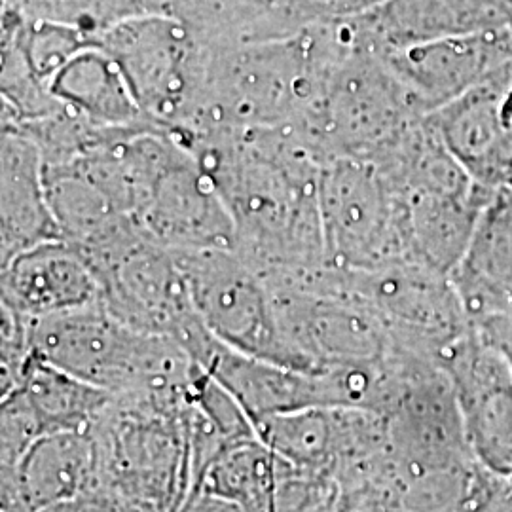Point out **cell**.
I'll list each match as a JSON object with an SVG mask.
<instances>
[{
    "label": "cell",
    "mask_w": 512,
    "mask_h": 512,
    "mask_svg": "<svg viewBox=\"0 0 512 512\" xmlns=\"http://www.w3.org/2000/svg\"><path fill=\"white\" fill-rule=\"evenodd\" d=\"M217 184L234 251L266 281L329 270L321 162L296 129H219L184 143Z\"/></svg>",
    "instance_id": "obj_1"
},
{
    "label": "cell",
    "mask_w": 512,
    "mask_h": 512,
    "mask_svg": "<svg viewBox=\"0 0 512 512\" xmlns=\"http://www.w3.org/2000/svg\"><path fill=\"white\" fill-rule=\"evenodd\" d=\"M31 348L112 397L171 410L183 408L200 368L181 344L129 327L101 302L31 319Z\"/></svg>",
    "instance_id": "obj_2"
},
{
    "label": "cell",
    "mask_w": 512,
    "mask_h": 512,
    "mask_svg": "<svg viewBox=\"0 0 512 512\" xmlns=\"http://www.w3.org/2000/svg\"><path fill=\"white\" fill-rule=\"evenodd\" d=\"M131 215L171 251L234 247V226L217 184L173 133L135 129L120 143Z\"/></svg>",
    "instance_id": "obj_3"
},
{
    "label": "cell",
    "mask_w": 512,
    "mask_h": 512,
    "mask_svg": "<svg viewBox=\"0 0 512 512\" xmlns=\"http://www.w3.org/2000/svg\"><path fill=\"white\" fill-rule=\"evenodd\" d=\"M353 31V44L330 67L325 86L298 131L321 164L336 158L374 162L425 118L382 52L368 46L355 25Z\"/></svg>",
    "instance_id": "obj_4"
},
{
    "label": "cell",
    "mask_w": 512,
    "mask_h": 512,
    "mask_svg": "<svg viewBox=\"0 0 512 512\" xmlns=\"http://www.w3.org/2000/svg\"><path fill=\"white\" fill-rule=\"evenodd\" d=\"M95 44L107 50L128 80L148 122L190 137L202 122L213 46L171 18H137L103 31Z\"/></svg>",
    "instance_id": "obj_5"
},
{
    "label": "cell",
    "mask_w": 512,
    "mask_h": 512,
    "mask_svg": "<svg viewBox=\"0 0 512 512\" xmlns=\"http://www.w3.org/2000/svg\"><path fill=\"white\" fill-rule=\"evenodd\" d=\"M319 205L330 268L410 262L403 205L378 165L351 158L323 162Z\"/></svg>",
    "instance_id": "obj_6"
},
{
    "label": "cell",
    "mask_w": 512,
    "mask_h": 512,
    "mask_svg": "<svg viewBox=\"0 0 512 512\" xmlns=\"http://www.w3.org/2000/svg\"><path fill=\"white\" fill-rule=\"evenodd\" d=\"M194 310L219 342L239 353L306 372L289 348L266 279L230 247L173 251Z\"/></svg>",
    "instance_id": "obj_7"
},
{
    "label": "cell",
    "mask_w": 512,
    "mask_h": 512,
    "mask_svg": "<svg viewBox=\"0 0 512 512\" xmlns=\"http://www.w3.org/2000/svg\"><path fill=\"white\" fill-rule=\"evenodd\" d=\"M86 260L101 287L99 302L122 323L183 348L205 329L177 256L143 230Z\"/></svg>",
    "instance_id": "obj_8"
},
{
    "label": "cell",
    "mask_w": 512,
    "mask_h": 512,
    "mask_svg": "<svg viewBox=\"0 0 512 512\" xmlns=\"http://www.w3.org/2000/svg\"><path fill=\"white\" fill-rule=\"evenodd\" d=\"M334 270L342 289L374 311L404 351L442 361V355L473 329L448 275L414 262Z\"/></svg>",
    "instance_id": "obj_9"
},
{
    "label": "cell",
    "mask_w": 512,
    "mask_h": 512,
    "mask_svg": "<svg viewBox=\"0 0 512 512\" xmlns=\"http://www.w3.org/2000/svg\"><path fill=\"white\" fill-rule=\"evenodd\" d=\"M463 433L476 461L512 480V366L480 332L469 330L442 355Z\"/></svg>",
    "instance_id": "obj_10"
},
{
    "label": "cell",
    "mask_w": 512,
    "mask_h": 512,
    "mask_svg": "<svg viewBox=\"0 0 512 512\" xmlns=\"http://www.w3.org/2000/svg\"><path fill=\"white\" fill-rule=\"evenodd\" d=\"M416 110L427 116L512 67V29L439 38L384 52Z\"/></svg>",
    "instance_id": "obj_11"
},
{
    "label": "cell",
    "mask_w": 512,
    "mask_h": 512,
    "mask_svg": "<svg viewBox=\"0 0 512 512\" xmlns=\"http://www.w3.org/2000/svg\"><path fill=\"white\" fill-rule=\"evenodd\" d=\"M511 71L425 116L442 147L490 190L512 183V133L503 116Z\"/></svg>",
    "instance_id": "obj_12"
},
{
    "label": "cell",
    "mask_w": 512,
    "mask_h": 512,
    "mask_svg": "<svg viewBox=\"0 0 512 512\" xmlns=\"http://www.w3.org/2000/svg\"><path fill=\"white\" fill-rule=\"evenodd\" d=\"M0 266V304L27 319L80 310L101 298L90 262L65 239L44 241Z\"/></svg>",
    "instance_id": "obj_13"
},
{
    "label": "cell",
    "mask_w": 512,
    "mask_h": 512,
    "mask_svg": "<svg viewBox=\"0 0 512 512\" xmlns=\"http://www.w3.org/2000/svg\"><path fill=\"white\" fill-rule=\"evenodd\" d=\"M349 19L366 44L384 54L439 38L512 29V0H389Z\"/></svg>",
    "instance_id": "obj_14"
},
{
    "label": "cell",
    "mask_w": 512,
    "mask_h": 512,
    "mask_svg": "<svg viewBox=\"0 0 512 512\" xmlns=\"http://www.w3.org/2000/svg\"><path fill=\"white\" fill-rule=\"evenodd\" d=\"M97 484L90 431L38 439L12 471L2 473V512H38L71 503Z\"/></svg>",
    "instance_id": "obj_15"
},
{
    "label": "cell",
    "mask_w": 512,
    "mask_h": 512,
    "mask_svg": "<svg viewBox=\"0 0 512 512\" xmlns=\"http://www.w3.org/2000/svg\"><path fill=\"white\" fill-rule=\"evenodd\" d=\"M448 277L473 327L512 311V186L492 192Z\"/></svg>",
    "instance_id": "obj_16"
},
{
    "label": "cell",
    "mask_w": 512,
    "mask_h": 512,
    "mask_svg": "<svg viewBox=\"0 0 512 512\" xmlns=\"http://www.w3.org/2000/svg\"><path fill=\"white\" fill-rule=\"evenodd\" d=\"M0 141V264H4L21 251L61 236L37 143L8 124H2Z\"/></svg>",
    "instance_id": "obj_17"
},
{
    "label": "cell",
    "mask_w": 512,
    "mask_h": 512,
    "mask_svg": "<svg viewBox=\"0 0 512 512\" xmlns=\"http://www.w3.org/2000/svg\"><path fill=\"white\" fill-rule=\"evenodd\" d=\"M192 359L241 404L255 423L302 408H321L315 372H302L239 353L209 334Z\"/></svg>",
    "instance_id": "obj_18"
},
{
    "label": "cell",
    "mask_w": 512,
    "mask_h": 512,
    "mask_svg": "<svg viewBox=\"0 0 512 512\" xmlns=\"http://www.w3.org/2000/svg\"><path fill=\"white\" fill-rule=\"evenodd\" d=\"M50 92L65 109L95 126L156 128L143 114L116 59L99 44H88L61 65L50 80Z\"/></svg>",
    "instance_id": "obj_19"
},
{
    "label": "cell",
    "mask_w": 512,
    "mask_h": 512,
    "mask_svg": "<svg viewBox=\"0 0 512 512\" xmlns=\"http://www.w3.org/2000/svg\"><path fill=\"white\" fill-rule=\"evenodd\" d=\"M8 395L18 397L42 437L90 431L112 401L107 391L44 361L37 353L31 355L18 385Z\"/></svg>",
    "instance_id": "obj_20"
},
{
    "label": "cell",
    "mask_w": 512,
    "mask_h": 512,
    "mask_svg": "<svg viewBox=\"0 0 512 512\" xmlns=\"http://www.w3.org/2000/svg\"><path fill=\"white\" fill-rule=\"evenodd\" d=\"M253 425L256 437L294 469L334 478L340 459L336 408H302Z\"/></svg>",
    "instance_id": "obj_21"
},
{
    "label": "cell",
    "mask_w": 512,
    "mask_h": 512,
    "mask_svg": "<svg viewBox=\"0 0 512 512\" xmlns=\"http://www.w3.org/2000/svg\"><path fill=\"white\" fill-rule=\"evenodd\" d=\"M289 467L260 439L239 442L211 463L200 490L234 501L243 512H275L277 484Z\"/></svg>",
    "instance_id": "obj_22"
},
{
    "label": "cell",
    "mask_w": 512,
    "mask_h": 512,
    "mask_svg": "<svg viewBox=\"0 0 512 512\" xmlns=\"http://www.w3.org/2000/svg\"><path fill=\"white\" fill-rule=\"evenodd\" d=\"M389 0H277L281 18L291 33L304 27L321 23L363 16Z\"/></svg>",
    "instance_id": "obj_23"
},
{
    "label": "cell",
    "mask_w": 512,
    "mask_h": 512,
    "mask_svg": "<svg viewBox=\"0 0 512 512\" xmlns=\"http://www.w3.org/2000/svg\"><path fill=\"white\" fill-rule=\"evenodd\" d=\"M469 512H512V480L490 473Z\"/></svg>",
    "instance_id": "obj_24"
},
{
    "label": "cell",
    "mask_w": 512,
    "mask_h": 512,
    "mask_svg": "<svg viewBox=\"0 0 512 512\" xmlns=\"http://www.w3.org/2000/svg\"><path fill=\"white\" fill-rule=\"evenodd\" d=\"M475 329L480 330L494 344L495 348L505 355V359L512 366V311L501 315V317H495L492 321L475 327Z\"/></svg>",
    "instance_id": "obj_25"
},
{
    "label": "cell",
    "mask_w": 512,
    "mask_h": 512,
    "mask_svg": "<svg viewBox=\"0 0 512 512\" xmlns=\"http://www.w3.org/2000/svg\"><path fill=\"white\" fill-rule=\"evenodd\" d=\"M272 2H274V0H272Z\"/></svg>",
    "instance_id": "obj_26"
},
{
    "label": "cell",
    "mask_w": 512,
    "mask_h": 512,
    "mask_svg": "<svg viewBox=\"0 0 512 512\" xmlns=\"http://www.w3.org/2000/svg\"><path fill=\"white\" fill-rule=\"evenodd\" d=\"M511 186H512V183H511Z\"/></svg>",
    "instance_id": "obj_27"
},
{
    "label": "cell",
    "mask_w": 512,
    "mask_h": 512,
    "mask_svg": "<svg viewBox=\"0 0 512 512\" xmlns=\"http://www.w3.org/2000/svg\"><path fill=\"white\" fill-rule=\"evenodd\" d=\"M274 2H275V0H274Z\"/></svg>",
    "instance_id": "obj_28"
}]
</instances>
